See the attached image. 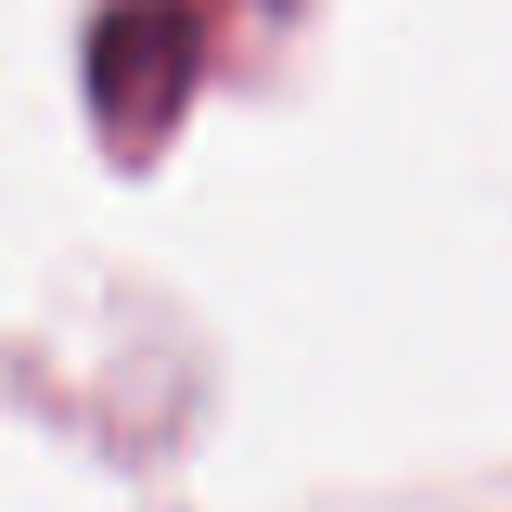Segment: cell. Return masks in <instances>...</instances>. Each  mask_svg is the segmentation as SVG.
<instances>
[{
	"mask_svg": "<svg viewBox=\"0 0 512 512\" xmlns=\"http://www.w3.org/2000/svg\"><path fill=\"white\" fill-rule=\"evenodd\" d=\"M201 65V20L182 7H117L85 26V98L117 150H150Z\"/></svg>",
	"mask_w": 512,
	"mask_h": 512,
	"instance_id": "obj_1",
	"label": "cell"
}]
</instances>
